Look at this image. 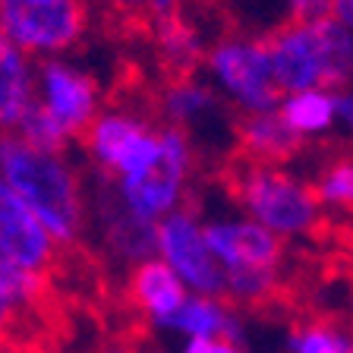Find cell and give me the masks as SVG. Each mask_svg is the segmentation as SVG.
I'll list each match as a JSON object with an SVG mask.
<instances>
[{
	"label": "cell",
	"instance_id": "obj_1",
	"mask_svg": "<svg viewBox=\"0 0 353 353\" xmlns=\"http://www.w3.org/2000/svg\"><path fill=\"white\" fill-rule=\"evenodd\" d=\"M0 180L41 221L60 250L85 236L92 202L70 152H44L16 132H0Z\"/></svg>",
	"mask_w": 353,
	"mask_h": 353
},
{
	"label": "cell",
	"instance_id": "obj_2",
	"mask_svg": "<svg viewBox=\"0 0 353 353\" xmlns=\"http://www.w3.org/2000/svg\"><path fill=\"white\" fill-rule=\"evenodd\" d=\"M281 95L303 88H347L353 73V32L334 19L287 22L265 38Z\"/></svg>",
	"mask_w": 353,
	"mask_h": 353
},
{
	"label": "cell",
	"instance_id": "obj_3",
	"mask_svg": "<svg viewBox=\"0 0 353 353\" xmlns=\"http://www.w3.org/2000/svg\"><path fill=\"white\" fill-rule=\"evenodd\" d=\"M230 190L240 214H246L284 243L309 240L325 224L309 180H303L287 164H240Z\"/></svg>",
	"mask_w": 353,
	"mask_h": 353
},
{
	"label": "cell",
	"instance_id": "obj_4",
	"mask_svg": "<svg viewBox=\"0 0 353 353\" xmlns=\"http://www.w3.org/2000/svg\"><path fill=\"white\" fill-rule=\"evenodd\" d=\"M79 139L98 176L108 183H136L161 164V126L142 110L101 108Z\"/></svg>",
	"mask_w": 353,
	"mask_h": 353
},
{
	"label": "cell",
	"instance_id": "obj_5",
	"mask_svg": "<svg viewBox=\"0 0 353 353\" xmlns=\"http://www.w3.org/2000/svg\"><path fill=\"white\" fill-rule=\"evenodd\" d=\"M192 174H196L192 132L180 130V126H161V164L136 183L101 180L98 192H104L126 218L139 221L145 228H154L161 218L186 205Z\"/></svg>",
	"mask_w": 353,
	"mask_h": 353
},
{
	"label": "cell",
	"instance_id": "obj_6",
	"mask_svg": "<svg viewBox=\"0 0 353 353\" xmlns=\"http://www.w3.org/2000/svg\"><path fill=\"white\" fill-rule=\"evenodd\" d=\"M208 85L221 101L234 104L240 114H259L274 110L281 101V92L274 85L272 60L265 38L256 35H221L218 41L205 44L202 54Z\"/></svg>",
	"mask_w": 353,
	"mask_h": 353
},
{
	"label": "cell",
	"instance_id": "obj_7",
	"mask_svg": "<svg viewBox=\"0 0 353 353\" xmlns=\"http://www.w3.org/2000/svg\"><path fill=\"white\" fill-rule=\"evenodd\" d=\"M88 32L85 0L51 3H3L0 0V35L32 60L63 57Z\"/></svg>",
	"mask_w": 353,
	"mask_h": 353
},
{
	"label": "cell",
	"instance_id": "obj_8",
	"mask_svg": "<svg viewBox=\"0 0 353 353\" xmlns=\"http://www.w3.org/2000/svg\"><path fill=\"white\" fill-rule=\"evenodd\" d=\"M154 256L180 278L190 294L224 296V274L208 252L202 218L190 205L176 208L154 224Z\"/></svg>",
	"mask_w": 353,
	"mask_h": 353
},
{
	"label": "cell",
	"instance_id": "obj_9",
	"mask_svg": "<svg viewBox=\"0 0 353 353\" xmlns=\"http://www.w3.org/2000/svg\"><path fill=\"white\" fill-rule=\"evenodd\" d=\"M35 104L76 142L101 110V85L76 60L48 57L35 63Z\"/></svg>",
	"mask_w": 353,
	"mask_h": 353
},
{
	"label": "cell",
	"instance_id": "obj_10",
	"mask_svg": "<svg viewBox=\"0 0 353 353\" xmlns=\"http://www.w3.org/2000/svg\"><path fill=\"white\" fill-rule=\"evenodd\" d=\"M202 234H205L208 252L214 256L221 274L240 272H274L284 268V240L259 228L246 214H218V218H202Z\"/></svg>",
	"mask_w": 353,
	"mask_h": 353
},
{
	"label": "cell",
	"instance_id": "obj_11",
	"mask_svg": "<svg viewBox=\"0 0 353 353\" xmlns=\"http://www.w3.org/2000/svg\"><path fill=\"white\" fill-rule=\"evenodd\" d=\"M60 262V246L41 221L0 180V268L51 281Z\"/></svg>",
	"mask_w": 353,
	"mask_h": 353
},
{
	"label": "cell",
	"instance_id": "obj_12",
	"mask_svg": "<svg viewBox=\"0 0 353 353\" xmlns=\"http://www.w3.org/2000/svg\"><path fill=\"white\" fill-rule=\"evenodd\" d=\"M126 294L130 303L139 309V316L154 328H168V322L174 319V312L183 306V300L190 296L180 278L170 272L168 265L158 256H148L142 262L130 265L126 274Z\"/></svg>",
	"mask_w": 353,
	"mask_h": 353
},
{
	"label": "cell",
	"instance_id": "obj_13",
	"mask_svg": "<svg viewBox=\"0 0 353 353\" xmlns=\"http://www.w3.org/2000/svg\"><path fill=\"white\" fill-rule=\"evenodd\" d=\"M170 331L183 338H205V341H243V322L240 312L230 306L224 296H199L190 294L183 306L174 312L168 322Z\"/></svg>",
	"mask_w": 353,
	"mask_h": 353
},
{
	"label": "cell",
	"instance_id": "obj_14",
	"mask_svg": "<svg viewBox=\"0 0 353 353\" xmlns=\"http://www.w3.org/2000/svg\"><path fill=\"white\" fill-rule=\"evenodd\" d=\"M35 104V60L0 35V132H13Z\"/></svg>",
	"mask_w": 353,
	"mask_h": 353
},
{
	"label": "cell",
	"instance_id": "obj_15",
	"mask_svg": "<svg viewBox=\"0 0 353 353\" xmlns=\"http://www.w3.org/2000/svg\"><path fill=\"white\" fill-rule=\"evenodd\" d=\"M236 142H240V152L246 154V161L252 164H287L303 145L284 126L278 110L243 114L236 123Z\"/></svg>",
	"mask_w": 353,
	"mask_h": 353
},
{
	"label": "cell",
	"instance_id": "obj_16",
	"mask_svg": "<svg viewBox=\"0 0 353 353\" xmlns=\"http://www.w3.org/2000/svg\"><path fill=\"white\" fill-rule=\"evenodd\" d=\"M218 104L221 98L214 95V88L205 79H196L192 73L174 76L158 92V114H161L164 126H180L186 132L212 120L218 114Z\"/></svg>",
	"mask_w": 353,
	"mask_h": 353
},
{
	"label": "cell",
	"instance_id": "obj_17",
	"mask_svg": "<svg viewBox=\"0 0 353 353\" xmlns=\"http://www.w3.org/2000/svg\"><path fill=\"white\" fill-rule=\"evenodd\" d=\"M278 117L294 132L300 142L322 139L338 130L334 120V88H303V92H287L278 101Z\"/></svg>",
	"mask_w": 353,
	"mask_h": 353
},
{
	"label": "cell",
	"instance_id": "obj_18",
	"mask_svg": "<svg viewBox=\"0 0 353 353\" xmlns=\"http://www.w3.org/2000/svg\"><path fill=\"white\" fill-rule=\"evenodd\" d=\"M95 218L101 224L104 246L114 259L120 262H142V259L154 256V228H145L139 221L126 218L104 192H98L95 199Z\"/></svg>",
	"mask_w": 353,
	"mask_h": 353
},
{
	"label": "cell",
	"instance_id": "obj_19",
	"mask_svg": "<svg viewBox=\"0 0 353 353\" xmlns=\"http://www.w3.org/2000/svg\"><path fill=\"white\" fill-rule=\"evenodd\" d=\"M154 48L158 57L174 76H186L196 66H202V54H205V38L199 32L192 19L183 13L168 16V19H154Z\"/></svg>",
	"mask_w": 353,
	"mask_h": 353
},
{
	"label": "cell",
	"instance_id": "obj_20",
	"mask_svg": "<svg viewBox=\"0 0 353 353\" xmlns=\"http://www.w3.org/2000/svg\"><path fill=\"white\" fill-rule=\"evenodd\" d=\"M44 296L48 278L0 268V341L16 338V328L44 306Z\"/></svg>",
	"mask_w": 353,
	"mask_h": 353
},
{
	"label": "cell",
	"instance_id": "obj_21",
	"mask_svg": "<svg viewBox=\"0 0 353 353\" xmlns=\"http://www.w3.org/2000/svg\"><path fill=\"white\" fill-rule=\"evenodd\" d=\"M312 192L322 208V214L350 212L353 205V164L350 158H331L312 180Z\"/></svg>",
	"mask_w": 353,
	"mask_h": 353
},
{
	"label": "cell",
	"instance_id": "obj_22",
	"mask_svg": "<svg viewBox=\"0 0 353 353\" xmlns=\"http://www.w3.org/2000/svg\"><path fill=\"white\" fill-rule=\"evenodd\" d=\"M287 353H353V347L341 325L306 322L287 334Z\"/></svg>",
	"mask_w": 353,
	"mask_h": 353
},
{
	"label": "cell",
	"instance_id": "obj_23",
	"mask_svg": "<svg viewBox=\"0 0 353 353\" xmlns=\"http://www.w3.org/2000/svg\"><path fill=\"white\" fill-rule=\"evenodd\" d=\"M13 132L22 136L29 145L44 148V152H66V148L73 145V139H70V136H66V132L60 130L41 108H38V104H32V110L22 117V123L16 126Z\"/></svg>",
	"mask_w": 353,
	"mask_h": 353
},
{
	"label": "cell",
	"instance_id": "obj_24",
	"mask_svg": "<svg viewBox=\"0 0 353 353\" xmlns=\"http://www.w3.org/2000/svg\"><path fill=\"white\" fill-rule=\"evenodd\" d=\"M290 22H322L331 19V0H287Z\"/></svg>",
	"mask_w": 353,
	"mask_h": 353
},
{
	"label": "cell",
	"instance_id": "obj_25",
	"mask_svg": "<svg viewBox=\"0 0 353 353\" xmlns=\"http://www.w3.org/2000/svg\"><path fill=\"white\" fill-rule=\"evenodd\" d=\"M334 120H338V130H350V123H353L350 88H334Z\"/></svg>",
	"mask_w": 353,
	"mask_h": 353
},
{
	"label": "cell",
	"instance_id": "obj_26",
	"mask_svg": "<svg viewBox=\"0 0 353 353\" xmlns=\"http://www.w3.org/2000/svg\"><path fill=\"white\" fill-rule=\"evenodd\" d=\"M186 0H145V13L152 16V19H168V16H176L183 13Z\"/></svg>",
	"mask_w": 353,
	"mask_h": 353
},
{
	"label": "cell",
	"instance_id": "obj_27",
	"mask_svg": "<svg viewBox=\"0 0 353 353\" xmlns=\"http://www.w3.org/2000/svg\"><path fill=\"white\" fill-rule=\"evenodd\" d=\"M331 19L353 32V0H331Z\"/></svg>",
	"mask_w": 353,
	"mask_h": 353
},
{
	"label": "cell",
	"instance_id": "obj_28",
	"mask_svg": "<svg viewBox=\"0 0 353 353\" xmlns=\"http://www.w3.org/2000/svg\"><path fill=\"white\" fill-rule=\"evenodd\" d=\"M104 10H114V13H139L145 7V0H92Z\"/></svg>",
	"mask_w": 353,
	"mask_h": 353
},
{
	"label": "cell",
	"instance_id": "obj_29",
	"mask_svg": "<svg viewBox=\"0 0 353 353\" xmlns=\"http://www.w3.org/2000/svg\"><path fill=\"white\" fill-rule=\"evenodd\" d=\"M0 353H35L29 341H16V338H3L0 341Z\"/></svg>",
	"mask_w": 353,
	"mask_h": 353
},
{
	"label": "cell",
	"instance_id": "obj_30",
	"mask_svg": "<svg viewBox=\"0 0 353 353\" xmlns=\"http://www.w3.org/2000/svg\"><path fill=\"white\" fill-rule=\"evenodd\" d=\"M98 353H139V350H136L132 344H126V341H110V344L101 347Z\"/></svg>",
	"mask_w": 353,
	"mask_h": 353
},
{
	"label": "cell",
	"instance_id": "obj_31",
	"mask_svg": "<svg viewBox=\"0 0 353 353\" xmlns=\"http://www.w3.org/2000/svg\"><path fill=\"white\" fill-rule=\"evenodd\" d=\"M208 353H243L240 344H234V341H212V350Z\"/></svg>",
	"mask_w": 353,
	"mask_h": 353
},
{
	"label": "cell",
	"instance_id": "obj_32",
	"mask_svg": "<svg viewBox=\"0 0 353 353\" xmlns=\"http://www.w3.org/2000/svg\"><path fill=\"white\" fill-rule=\"evenodd\" d=\"M3 3H51V0H3Z\"/></svg>",
	"mask_w": 353,
	"mask_h": 353
}]
</instances>
